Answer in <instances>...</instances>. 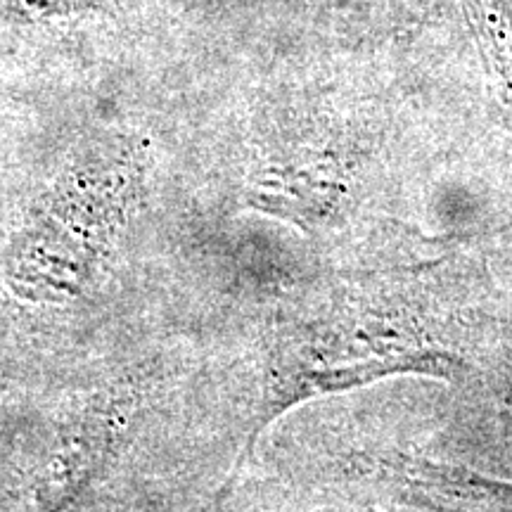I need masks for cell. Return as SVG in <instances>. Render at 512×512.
I'll list each match as a JSON object with an SVG mask.
<instances>
[{"label": "cell", "mask_w": 512, "mask_h": 512, "mask_svg": "<svg viewBox=\"0 0 512 512\" xmlns=\"http://www.w3.org/2000/svg\"><path fill=\"white\" fill-rule=\"evenodd\" d=\"M494 361V351L475 347L463 313L446 309L418 271L366 275L285 351L273 406L392 375L479 380Z\"/></svg>", "instance_id": "1"}, {"label": "cell", "mask_w": 512, "mask_h": 512, "mask_svg": "<svg viewBox=\"0 0 512 512\" xmlns=\"http://www.w3.org/2000/svg\"><path fill=\"white\" fill-rule=\"evenodd\" d=\"M467 27L475 36L479 60L491 88L512 107V3L510 0H458Z\"/></svg>", "instance_id": "3"}, {"label": "cell", "mask_w": 512, "mask_h": 512, "mask_svg": "<svg viewBox=\"0 0 512 512\" xmlns=\"http://www.w3.org/2000/svg\"><path fill=\"white\" fill-rule=\"evenodd\" d=\"M19 8L34 19L69 17L81 12H102L117 8L121 0H17Z\"/></svg>", "instance_id": "4"}, {"label": "cell", "mask_w": 512, "mask_h": 512, "mask_svg": "<svg viewBox=\"0 0 512 512\" xmlns=\"http://www.w3.org/2000/svg\"><path fill=\"white\" fill-rule=\"evenodd\" d=\"M401 482L415 496L456 512H512V482L489 479L463 467L408 458Z\"/></svg>", "instance_id": "2"}]
</instances>
